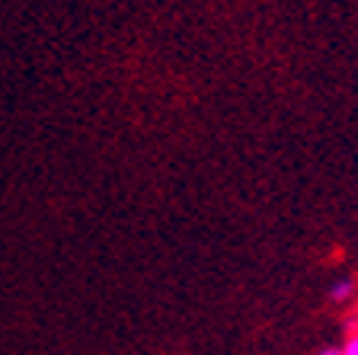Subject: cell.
I'll list each match as a JSON object with an SVG mask.
<instances>
[{"label":"cell","mask_w":358,"mask_h":355,"mask_svg":"<svg viewBox=\"0 0 358 355\" xmlns=\"http://www.w3.org/2000/svg\"><path fill=\"white\" fill-rule=\"evenodd\" d=\"M320 355H343V352H339V349H323Z\"/></svg>","instance_id":"3957f363"},{"label":"cell","mask_w":358,"mask_h":355,"mask_svg":"<svg viewBox=\"0 0 358 355\" xmlns=\"http://www.w3.org/2000/svg\"><path fill=\"white\" fill-rule=\"evenodd\" d=\"M339 352H343V355H358V333H352L349 340H345V346L339 349Z\"/></svg>","instance_id":"7a4b0ae2"},{"label":"cell","mask_w":358,"mask_h":355,"mask_svg":"<svg viewBox=\"0 0 358 355\" xmlns=\"http://www.w3.org/2000/svg\"><path fill=\"white\" fill-rule=\"evenodd\" d=\"M352 295H355V285H352V281H336L333 288H329V298H333L336 304H345Z\"/></svg>","instance_id":"6da1fadb"}]
</instances>
